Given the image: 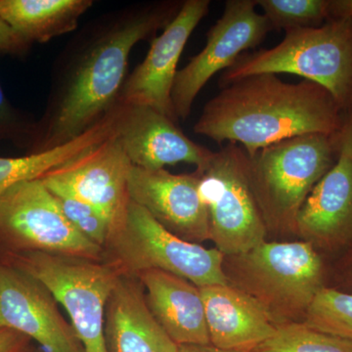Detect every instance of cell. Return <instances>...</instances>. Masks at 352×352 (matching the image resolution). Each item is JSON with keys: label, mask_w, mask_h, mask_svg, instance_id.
Listing matches in <instances>:
<instances>
[{"label": "cell", "mask_w": 352, "mask_h": 352, "mask_svg": "<svg viewBox=\"0 0 352 352\" xmlns=\"http://www.w3.org/2000/svg\"><path fill=\"white\" fill-rule=\"evenodd\" d=\"M182 6L131 4L83 25L53 65L47 102L27 154L67 144L112 113L119 105L134 46L164 29Z\"/></svg>", "instance_id": "cell-1"}, {"label": "cell", "mask_w": 352, "mask_h": 352, "mask_svg": "<svg viewBox=\"0 0 352 352\" xmlns=\"http://www.w3.org/2000/svg\"><path fill=\"white\" fill-rule=\"evenodd\" d=\"M344 112L317 83L283 82L261 74L224 85L206 104L194 132L217 143L240 145L248 155L307 134L333 136Z\"/></svg>", "instance_id": "cell-2"}, {"label": "cell", "mask_w": 352, "mask_h": 352, "mask_svg": "<svg viewBox=\"0 0 352 352\" xmlns=\"http://www.w3.org/2000/svg\"><path fill=\"white\" fill-rule=\"evenodd\" d=\"M227 284L251 296L281 326L305 322L329 285L330 263L305 241H264L250 251L224 256Z\"/></svg>", "instance_id": "cell-3"}, {"label": "cell", "mask_w": 352, "mask_h": 352, "mask_svg": "<svg viewBox=\"0 0 352 352\" xmlns=\"http://www.w3.org/2000/svg\"><path fill=\"white\" fill-rule=\"evenodd\" d=\"M339 156L332 136L324 134L296 136L247 154L248 178L268 237L296 238L300 208Z\"/></svg>", "instance_id": "cell-4"}, {"label": "cell", "mask_w": 352, "mask_h": 352, "mask_svg": "<svg viewBox=\"0 0 352 352\" xmlns=\"http://www.w3.org/2000/svg\"><path fill=\"white\" fill-rule=\"evenodd\" d=\"M261 74L302 76L325 88L346 112L352 106V20L331 18L285 32L275 47L243 53L223 72L220 87Z\"/></svg>", "instance_id": "cell-5"}, {"label": "cell", "mask_w": 352, "mask_h": 352, "mask_svg": "<svg viewBox=\"0 0 352 352\" xmlns=\"http://www.w3.org/2000/svg\"><path fill=\"white\" fill-rule=\"evenodd\" d=\"M223 258L215 248L208 249L173 235L132 201L124 220L111 233L103 254V261L112 264L120 275L136 277L144 271L161 270L200 288L227 285Z\"/></svg>", "instance_id": "cell-6"}, {"label": "cell", "mask_w": 352, "mask_h": 352, "mask_svg": "<svg viewBox=\"0 0 352 352\" xmlns=\"http://www.w3.org/2000/svg\"><path fill=\"white\" fill-rule=\"evenodd\" d=\"M41 282L66 310L83 352H108L106 307L120 276L107 261L29 252L0 256Z\"/></svg>", "instance_id": "cell-7"}, {"label": "cell", "mask_w": 352, "mask_h": 352, "mask_svg": "<svg viewBox=\"0 0 352 352\" xmlns=\"http://www.w3.org/2000/svg\"><path fill=\"white\" fill-rule=\"evenodd\" d=\"M207 207L210 241L224 256L242 254L268 239L247 173V153L227 143L195 170Z\"/></svg>", "instance_id": "cell-8"}, {"label": "cell", "mask_w": 352, "mask_h": 352, "mask_svg": "<svg viewBox=\"0 0 352 352\" xmlns=\"http://www.w3.org/2000/svg\"><path fill=\"white\" fill-rule=\"evenodd\" d=\"M29 252L103 261V248L69 223L41 178L0 196V256Z\"/></svg>", "instance_id": "cell-9"}, {"label": "cell", "mask_w": 352, "mask_h": 352, "mask_svg": "<svg viewBox=\"0 0 352 352\" xmlns=\"http://www.w3.org/2000/svg\"><path fill=\"white\" fill-rule=\"evenodd\" d=\"M256 7V0L226 1L221 17L208 30L205 47L178 69L171 90L178 120L189 117L197 96L215 74L230 68L243 53L256 48L272 31Z\"/></svg>", "instance_id": "cell-10"}, {"label": "cell", "mask_w": 352, "mask_h": 352, "mask_svg": "<svg viewBox=\"0 0 352 352\" xmlns=\"http://www.w3.org/2000/svg\"><path fill=\"white\" fill-rule=\"evenodd\" d=\"M131 162L116 134L48 171L41 178L48 190L87 201L105 215L112 231L126 217ZM111 231V233H112Z\"/></svg>", "instance_id": "cell-11"}, {"label": "cell", "mask_w": 352, "mask_h": 352, "mask_svg": "<svg viewBox=\"0 0 352 352\" xmlns=\"http://www.w3.org/2000/svg\"><path fill=\"white\" fill-rule=\"evenodd\" d=\"M57 303L41 282L0 258V329L27 336L44 352H83Z\"/></svg>", "instance_id": "cell-12"}, {"label": "cell", "mask_w": 352, "mask_h": 352, "mask_svg": "<svg viewBox=\"0 0 352 352\" xmlns=\"http://www.w3.org/2000/svg\"><path fill=\"white\" fill-rule=\"evenodd\" d=\"M210 0H186L159 36L153 38L142 62L127 76L119 97L122 105L156 109L177 122L171 90L177 65L192 32L210 11Z\"/></svg>", "instance_id": "cell-13"}, {"label": "cell", "mask_w": 352, "mask_h": 352, "mask_svg": "<svg viewBox=\"0 0 352 352\" xmlns=\"http://www.w3.org/2000/svg\"><path fill=\"white\" fill-rule=\"evenodd\" d=\"M129 193L131 201L180 239L200 245L210 241L208 210L196 171L175 175L164 168L144 170L132 166Z\"/></svg>", "instance_id": "cell-14"}, {"label": "cell", "mask_w": 352, "mask_h": 352, "mask_svg": "<svg viewBox=\"0 0 352 352\" xmlns=\"http://www.w3.org/2000/svg\"><path fill=\"white\" fill-rule=\"evenodd\" d=\"M175 120L156 109L122 105L116 109L115 134L132 166L162 170L166 166L189 164L201 168L212 151L194 142Z\"/></svg>", "instance_id": "cell-15"}, {"label": "cell", "mask_w": 352, "mask_h": 352, "mask_svg": "<svg viewBox=\"0 0 352 352\" xmlns=\"http://www.w3.org/2000/svg\"><path fill=\"white\" fill-rule=\"evenodd\" d=\"M296 235L329 263L352 247V162L344 155H340L303 203Z\"/></svg>", "instance_id": "cell-16"}, {"label": "cell", "mask_w": 352, "mask_h": 352, "mask_svg": "<svg viewBox=\"0 0 352 352\" xmlns=\"http://www.w3.org/2000/svg\"><path fill=\"white\" fill-rule=\"evenodd\" d=\"M136 277L153 316L178 346H210L200 287L161 270L144 271Z\"/></svg>", "instance_id": "cell-17"}, {"label": "cell", "mask_w": 352, "mask_h": 352, "mask_svg": "<svg viewBox=\"0 0 352 352\" xmlns=\"http://www.w3.org/2000/svg\"><path fill=\"white\" fill-rule=\"evenodd\" d=\"M210 346L252 352L276 332L277 326L251 296L230 285L201 287Z\"/></svg>", "instance_id": "cell-18"}, {"label": "cell", "mask_w": 352, "mask_h": 352, "mask_svg": "<svg viewBox=\"0 0 352 352\" xmlns=\"http://www.w3.org/2000/svg\"><path fill=\"white\" fill-rule=\"evenodd\" d=\"M108 352H179L153 316L138 277L120 275L105 314Z\"/></svg>", "instance_id": "cell-19"}, {"label": "cell", "mask_w": 352, "mask_h": 352, "mask_svg": "<svg viewBox=\"0 0 352 352\" xmlns=\"http://www.w3.org/2000/svg\"><path fill=\"white\" fill-rule=\"evenodd\" d=\"M92 0H0V18L28 43H46L78 29Z\"/></svg>", "instance_id": "cell-20"}, {"label": "cell", "mask_w": 352, "mask_h": 352, "mask_svg": "<svg viewBox=\"0 0 352 352\" xmlns=\"http://www.w3.org/2000/svg\"><path fill=\"white\" fill-rule=\"evenodd\" d=\"M115 119L116 109L100 124L67 144L38 154L0 157V196L13 185L27 180L38 179L48 171L103 142L115 134Z\"/></svg>", "instance_id": "cell-21"}, {"label": "cell", "mask_w": 352, "mask_h": 352, "mask_svg": "<svg viewBox=\"0 0 352 352\" xmlns=\"http://www.w3.org/2000/svg\"><path fill=\"white\" fill-rule=\"evenodd\" d=\"M252 352H352V342L300 323L278 326Z\"/></svg>", "instance_id": "cell-22"}, {"label": "cell", "mask_w": 352, "mask_h": 352, "mask_svg": "<svg viewBox=\"0 0 352 352\" xmlns=\"http://www.w3.org/2000/svg\"><path fill=\"white\" fill-rule=\"evenodd\" d=\"M272 30L315 28L330 19V0H256Z\"/></svg>", "instance_id": "cell-23"}, {"label": "cell", "mask_w": 352, "mask_h": 352, "mask_svg": "<svg viewBox=\"0 0 352 352\" xmlns=\"http://www.w3.org/2000/svg\"><path fill=\"white\" fill-rule=\"evenodd\" d=\"M303 323L352 342V294L330 287L321 289Z\"/></svg>", "instance_id": "cell-24"}, {"label": "cell", "mask_w": 352, "mask_h": 352, "mask_svg": "<svg viewBox=\"0 0 352 352\" xmlns=\"http://www.w3.org/2000/svg\"><path fill=\"white\" fill-rule=\"evenodd\" d=\"M51 192V191H50ZM54 196L60 210L76 230L83 237L91 241L99 247H105L111 235L110 222L105 215L87 201L66 193H55Z\"/></svg>", "instance_id": "cell-25"}, {"label": "cell", "mask_w": 352, "mask_h": 352, "mask_svg": "<svg viewBox=\"0 0 352 352\" xmlns=\"http://www.w3.org/2000/svg\"><path fill=\"white\" fill-rule=\"evenodd\" d=\"M36 124V120L30 113L11 104L0 85V142L10 141L28 152L34 139Z\"/></svg>", "instance_id": "cell-26"}, {"label": "cell", "mask_w": 352, "mask_h": 352, "mask_svg": "<svg viewBox=\"0 0 352 352\" xmlns=\"http://www.w3.org/2000/svg\"><path fill=\"white\" fill-rule=\"evenodd\" d=\"M328 287L352 294V247L330 263Z\"/></svg>", "instance_id": "cell-27"}, {"label": "cell", "mask_w": 352, "mask_h": 352, "mask_svg": "<svg viewBox=\"0 0 352 352\" xmlns=\"http://www.w3.org/2000/svg\"><path fill=\"white\" fill-rule=\"evenodd\" d=\"M32 46L0 18V55L25 58L32 50Z\"/></svg>", "instance_id": "cell-28"}, {"label": "cell", "mask_w": 352, "mask_h": 352, "mask_svg": "<svg viewBox=\"0 0 352 352\" xmlns=\"http://www.w3.org/2000/svg\"><path fill=\"white\" fill-rule=\"evenodd\" d=\"M332 138L339 155H344L352 162V106L344 113L340 131Z\"/></svg>", "instance_id": "cell-29"}, {"label": "cell", "mask_w": 352, "mask_h": 352, "mask_svg": "<svg viewBox=\"0 0 352 352\" xmlns=\"http://www.w3.org/2000/svg\"><path fill=\"white\" fill-rule=\"evenodd\" d=\"M31 339L23 333L0 329V352H25L29 346Z\"/></svg>", "instance_id": "cell-30"}, {"label": "cell", "mask_w": 352, "mask_h": 352, "mask_svg": "<svg viewBox=\"0 0 352 352\" xmlns=\"http://www.w3.org/2000/svg\"><path fill=\"white\" fill-rule=\"evenodd\" d=\"M331 18L352 20V0H330Z\"/></svg>", "instance_id": "cell-31"}, {"label": "cell", "mask_w": 352, "mask_h": 352, "mask_svg": "<svg viewBox=\"0 0 352 352\" xmlns=\"http://www.w3.org/2000/svg\"><path fill=\"white\" fill-rule=\"evenodd\" d=\"M179 347V352H239L222 351L212 346H182Z\"/></svg>", "instance_id": "cell-32"}, {"label": "cell", "mask_w": 352, "mask_h": 352, "mask_svg": "<svg viewBox=\"0 0 352 352\" xmlns=\"http://www.w3.org/2000/svg\"><path fill=\"white\" fill-rule=\"evenodd\" d=\"M25 352H27V351H25Z\"/></svg>", "instance_id": "cell-33"}]
</instances>
